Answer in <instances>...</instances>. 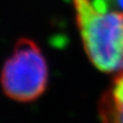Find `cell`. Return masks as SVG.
I'll use <instances>...</instances> for the list:
<instances>
[{
    "label": "cell",
    "mask_w": 123,
    "mask_h": 123,
    "mask_svg": "<svg viewBox=\"0 0 123 123\" xmlns=\"http://www.w3.org/2000/svg\"><path fill=\"white\" fill-rule=\"evenodd\" d=\"M82 43L92 65L104 73L123 70V17L102 11L90 0H74Z\"/></svg>",
    "instance_id": "6da1fadb"
},
{
    "label": "cell",
    "mask_w": 123,
    "mask_h": 123,
    "mask_svg": "<svg viewBox=\"0 0 123 123\" xmlns=\"http://www.w3.org/2000/svg\"><path fill=\"white\" fill-rule=\"evenodd\" d=\"M48 84L46 60L35 42L18 40L0 73V85L6 97L21 103L39 98Z\"/></svg>",
    "instance_id": "7a4b0ae2"
},
{
    "label": "cell",
    "mask_w": 123,
    "mask_h": 123,
    "mask_svg": "<svg viewBox=\"0 0 123 123\" xmlns=\"http://www.w3.org/2000/svg\"><path fill=\"white\" fill-rule=\"evenodd\" d=\"M102 123H123V73L115 77L98 103Z\"/></svg>",
    "instance_id": "3957f363"
},
{
    "label": "cell",
    "mask_w": 123,
    "mask_h": 123,
    "mask_svg": "<svg viewBox=\"0 0 123 123\" xmlns=\"http://www.w3.org/2000/svg\"><path fill=\"white\" fill-rule=\"evenodd\" d=\"M95 8L102 11H111L123 17V0H90Z\"/></svg>",
    "instance_id": "277c9868"
}]
</instances>
